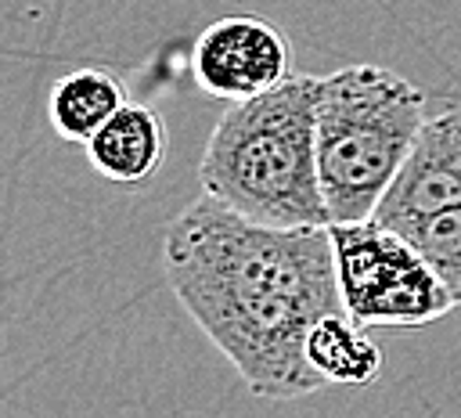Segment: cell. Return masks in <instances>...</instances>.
I'll return each mask as SVG.
<instances>
[{
  "instance_id": "cell-1",
  "label": "cell",
  "mask_w": 461,
  "mask_h": 418,
  "mask_svg": "<svg viewBox=\"0 0 461 418\" xmlns=\"http://www.w3.org/2000/svg\"><path fill=\"white\" fill-rule=\"evenodd\" d=\"M162 267L180 306L256 396L295 400L324 386L306 360V332L346 310L328 223L274 227L202 195L166 227Z\"/></svg>"
},
{
  "instance_id": "cell-2",
  "label": "cell",
  "mask_w": 461,
  "mask_h": 418,
  "mask_svg": "<svg viewBox=\"0 0 461 418\" xmlns=\"http://www.w3.org/2000/svg\"><path fill=\"white\" fill-rule=\"evenodd\" d=\"M317 86L321 76H288L230 101L198 162L205 195L274 227L331 223L317 169Z\"/></svg>"
},
{
  "instance_id": "cell-3",
  "label": "cell",
  "mask_w": 461,
  "mask_h": 418,
  "mask_svg": "<svg viewBox=\"0 0 461 418\" xmlns=\"http://www.w3.org/2000/svg\"><path fill=\"white\" fill-rule=\"evenodd\" d=\"M425 123V94L393 68L346 65L317 86V169L331 223L364 220Z\"/></svg>"
},
{
  "instance_id": "cell-4",
  "label": "cell",
  "mask_w": 461,
  "mask_h": 418,
  "mask_svg": "<svg viewBox=\"0 0 461 418\" xmlns=\"http://www.w3.org/2000/svg\"><path fill=\"white\" fill-rule=\"evenodd\" d=\"M346 314L360 328H421L457 306L432 263L375 216L328 223Z\"/></svg>"
},
{
  "instance_id": "cell-5",
  "label": "cell",
  "mask_w": 461,
  "mask_h": 418,
  "mask_svg": "<svg viewBox=\"0 0 461 418\" xmlns=\"http://www.w3.org/2000/svg\"><path fill=\"white\" fill-rule=\"evenodd\" d=\"M191 76L220 101H245L292 76V50L270 22L256 14H223L194 40Z\"/></svg>"
},
{
  "instance_id": "cell-6",
  "label": "cell",
  "mask_w": 461,
  "mask_h": 418,
  "mask_svg": "<svg viewBox=\"0 0 461 418\" xmlns=\"http://www.w3.org/2000/svg\"><path fill=\"white\" fill-rule=\"evenodd\" d=\"M454 205H461V115L443 112L421 123L403 166L371 216L403 231L407 223Z\"/></svg>"
},
{
  "instance_id": "cell-7",
  "label": "cell",
  "mask_w": 461,
  "mask_h": 418,
  "mask_svg": "<svg viewBox=\"0 0 461 418\" xmlns=\"http://www.w3.org/2000/svg\"><path fill=\"white\" fill-rule=\"evenodd\" d=\"M83 148L104 180L133 187L158 173L166 159V123L151 104L126 101Z\"/></svg>"
},
{
  "instance_id": "cell-8",
  "label": "cell",
  "mask_w": 461,
  "mask_h": 418,
  "mask_svg": "<svg viewBox=\"0 0 461 418\" xmlns=\"http://www.w3.org/2000/svg\"><path fill=\"white\" fill-rule=\"evenodd\" d=\"M126 83L101 65H86V68H72L65 72L47 97V119L50 130L61 141H76L86 144L122 104H126Z\"/></svg>"
},
{
  "instance_id": "cell-9",
  "label": "cell",
  "mask_w": 461,
  "mask_h": 418,
  "mask_svg": "<svg viewBox=\"0 0 461 418\" xmlns=\"http://www.w3.org/2000/svg\"><path fill=\"white\" fill-rule=\"evenodd\" d=\"M306 360L324 386H367L382 371V350L346 314H324L306 332Z\"/></svg>"
},
{
  "instance_id": "cell-10",
  "label": "cell",
  "mask_w": 461,
  "mask_h": 418,
  "mask_svg": "<svg viewBox=\"0 0 461 418\" xmlns=\"http://www.w3.org/2000/svg\"><path fill=\"white\" fill-rule=\"evenodd\" d=\"M396 234H403L432 263V270L447 281V288L461 303V205L421 216Z\"/></svg>"
}]
</instances>
